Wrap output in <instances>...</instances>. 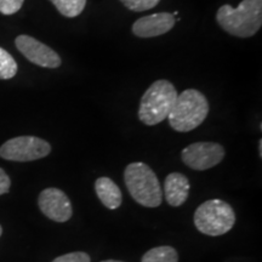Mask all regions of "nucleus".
<instances>
[{
	"instance_id": "nucleus-1",
	"label": "nucleus",
	"mask_w": 262,
	"mask_h": 262,
	"mask_svg": "<svg viewBox=\"0 0 262 262\" xmlns=\"http://www.w3.org/2000/svg\"><path fill=\"white\" fill-rule=\"evenodd\" d=\"M216 21L225 32L233 37H253L262 26V0H243L238 8L222 5L217 10Z\"/></svg>"
},
{
	"instance_id": "nucleus-2",
	"label": "nucleus",
	"mask_w": 262,
	"mask_h": 262,
	"mask_svg": "<svg viewBox=\"0 0 262 262\" xmlns=\"http://www.w3.org/2000/svg\"><path fill=\"white\" fill-rule=\"evenodd\" d=\"M209 110L210 107L204 94L195 89H187L176 97L168 116L169 124L175 131L188 133L204 122Z\"/></svg>"
},
{
	"instance_id": "nucleus-3",
	"label": "nucleus",
	"mask_w": 262,
	"mask_h": 262,
	"mask_svg": "<svg viewBox=\"0 0 262 262\" xmlns=\"http://www.w3.org/2000/svg\"><path fill=\"white\" fill-rule=\"evenodd\" d=\"M124 181L134 201L146 208H158L163 192L156 172L145 163H131L124 171Z\"/></svg>"
},
{
	"instance_id": "nucleus-4",
	"label": "nucleus",
	"mask_w": 262,
	"mask_h": 262,
	"mask_svg": "<svg viewBox=\"0 0 262 262\" xmlns=\"http://www.w3.org/2000/svg\"><path fill=\"white\" fill-rule=\"evenodd\" d=\"M178 95L176 88L169 80L155 81L141 97L139 119L148 126L162 123L168 118Z\"/></svg>"
},
{
	"instance_id": "nucleus-5",
	"label": "nucleus",
	"mask_w": 262,
	"mask_h": 262,
	"mask_svg": "<svg viewBox=\"0 0 262 262\" xmlns=\"http://www.w3.org/2000/svg\"><path fill=\"white\" fill-rule=\"evenodd\" d=\"M235 224V212L221 199L204 202L194 212V225L199 232L210 237L226 234Z\"/></svg>"
},
{
	"instance_id": "nucleus-6",
	"label": "nucleus",
	"mask_w": 262,
	"mask_h": 262,
	"mask_svg": "<svg viewBox=\"0 0 262 262\" xmlns=\"http://www.w3.org/2000/svg\"><path fill=\"white\" fill-rule=\"evenodd\" d=\"M51 145L37 136H18L0 147V157L11 162H33L50 155Z\"/></svg>"
},
{
	"instance_id": "nucleus-7",
	"label": "nucleus",
	"mask_w": 262,
	"mask_h": 262,
	"mask_svg": "<svg viewBox=\"0 0 262 262\" xmlns=\"http://www.w3.org/2000/svg\"><path fill=\"white\" fill-rule=\"evenodd\" d=\"M225 158V148L216 142H195L182 149V162L193 170L204 171L219 165Z\"/></svg>"
},
{
	"instance_id": "nucleus-8",
	"label": "nucleus",
	"mask_w": 262,
	"mask_h": 262,
	"mask_svg": "<svg viewBox=\"0 0 262 262\" xmlns=\"http://www.w3.org/2000/svg\"><path fill=\"white\" fill-rule=\"evenodd\" d=\"M15 45L28 61L39 67L58 68L62 63L60 55L56 51L29 35H18L15 39Z\"/></svg>"
},
{
	"instance_id": "nucleus-9",
	"label": "nucleus",
	"mask_w": 262,
	"mask_h": 262,
	"mask_svg": "<svg viewBox=\"0 0 262 262\" xmlns=\"http://www.w3.org/2000/svg\"><path fill=\"white\" fill-rule=\"evenodd\" d=\"M38 205L48 219L60 224L67 222L73 214L70 198L58 188L50 187L41 191L38 198Z\"/></svg>"
},
{
	"instance_id": "nucleus-10",
	"label": "nucleus",
	"mask_w": 262,
	"mask_h": 262,
	"mask_svg": "<svg viewBox=\"0 0 262 262\" xmlns=\"http://www.w3.org/2000/svg\"><path fill=\"white\" fill-rule=\"evenodd\" d=\"M176 18L170 12H159L136 19L133 25V33L139 38H155L171 31Z\"/></svg>"
},
{
	"instance_id": "nucleus-11",
	"label": "nucleus",
	"mask_w": 262,
	"mask_h": 262,
	"mask_svg": "<svg viewBox=\"0 0 262 262\" xmlns=\"http://www.w3.org/2000/svg\"><path fill=\"white\" fill-rule=\"evenodd\" d=\"M189 180L180 172H171L164 182V195L170 206H181L188 199Z\"/></svg>"
},
{
	"instance_id": "nucleus-12",
	"label": "nucleus",
	"mask_w": 262,
	"mask_h": 262,
	"mask_svg": "<svg viewBox=\"0 0 262 262\" xmlns=\"http://www.w3.org/2000/svg\"><path fill=\"white\" fill-rule=\"evenodd\" d=\"M95 191L101 203L111 210H116L122 205V191L116 185V182L112 181V179L106 176L98 178L95 182Z\"/></svg>"
},
{
	"instance_id": "nucleus-13",
	"label": "nucleus",
	"mask_w": 262,
	"mask_h": 262,
	"mask_svg": "<svg viewBox=\"0 0 262 262\" xmlns=\"http://www.w3.org/2000/svg\"><path fill=\"white\" fill-rule=\"evenodd\" d=\"M141 262H179V254L175 248L169 245L157 247L145 253Z\"/></svg>"
},
{
	"instance_id": "nucleus-14",
	"label": "nucleus",
	"mask_w": 262,
	"mask_h": 262,
	"mask_svg": "<svg viewBox=\"0 0 262 262\" xmlns=\"http://www.w3.org/2000/svg\"><path fill=\"white\" fill-rule=\"evenodd\" d=\"M62 16L73 18L84 11L86 0H50Z\"/></svg>"
},
{
	"instance_id": "nucleus-15",
	"label": "nucleus",
	"mask_w": 262,
	"mask_h": 262,
	"mask_svg": "<svg viewBox=\"0 0 262 262\" xmlns=\"http://www.w3.org/2000/svg\"><path fill=\"white\" fill-rule=\"evenodd\" d=\"M17 63L8 51L0 48V79H11L17 73Z\"/></svg>"
},
{
	"instance_id": "nucleus-16",
	"label": "nucleus",
	"mask_w": 262,
	"mask_h": 262,
	"mask_svg": "<svg viewBox=\"0 0 262 262\" xmlns=\"http://www.w3.org/2000/svg\"><path fill=\"white\" fill-rule=\"evenodd\" d=\"M122 4L131 11L141 12L146 10L156 8L159 4L160 0H120Z\"/></svg>"
},
{
	"instance_id": "nucleus-17",
	"label": "nucleus",
	"mask_w": 262,
	"mask_h": 262,
	"mask_svg": "<svg viewBox=\"0 0 262 262\" xmlns=\"http://www.w3.org/2000/svg\"><path fill=\"white\" fill-rule=\"evenodd\" d=\"M25 0H0V12L3 15H14L19 11Z\"/></svg>"
},
{
	"instance_id": "nucleus-18",
	"label": "nucleus",
	"mask_w": 262,
	"mask_h": 262,
	"mask_svg": "<svg viewBox=\"0 0 262 262\" xmlns=\"http://www.w3.org/2000/svg\"><path fill=\"white\" fill-rule=\"evenodd\" d=\"M52 262H91L89 254L84 251H74V253H68L55 258Z\"/></svg>"
},
{
	"instance_id": "nucleus-19",
	"label": "nucleus",
	"mask_w": 262,
	"mask_h": 262,
	"mask_svg": "<svg viewBox=\"0 0 262 262\" xmlns=\"http://www.w3.org/2000/svg\"><path fill=\"white\" fill-rule=\"evenodd\" d=\"M10 187H11V180L4 171V169L0 168V195L9 193Z\"/></svg>"
},
{
	"instance_id": "nucleus-20",
	"label": "nucleus",
	"mask_w": 262,
	"mask_h": 262,
	"mask_svg": "<svg viewBox=\"0 0 262 262\" xmlns=\"http://www.w3.org/2000/svg\"><path fill=\"white\" fill-rule=\"evenodd\" d=\"M258 152H260V157H262V141L260 140V142H258Z\"/></svg>"
},
{
	"instance_id": "nucleus-21",
	"label": "nucleus",
	"mask_w": 262,
	"mask_h": 262,
	"mask_svg": "<svg viewBox=\"0 0 262 262\" xmlns=\"http://www.w3.org/2000/svg\"><path fill=\"white\" fill-rule=\"evenodd\" d=\"M101 262H124V261H118V260H104V261H101Z\"/></svg>"
},
{
	"instance_id": "nucleus-22",
	"label": "nucleus",
	"mask_w": 262,
	"mask_h": 262,
	"mask_svg": "<svg viewBox=\"0 0 262 262\" xmlns=\"http://www.w3.org/2000/svg\"><path fill=\"white\" fill-rule=\"evenodd\" d=\"M2 234H3V227L0 226V237H2Z\"/></svg>"
}]
</instances>
